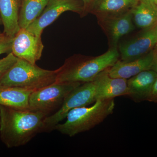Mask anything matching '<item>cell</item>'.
<instances>
[{"instance_id":"6da1fadb","label":"cell","mask_w":157,"mask_h":157,"mask_svg":"<svg viewBox=\"0 0 157 157\" xmlns=\"http://www.w3.org/2000/svg\"><path fill=\"white\" fill-rule=\"evenodd\" d=\"M46 115L0 105V138L8 148L25 145L42 132Z\"/></svg>"},{"instance_id":"7a4b0ae2","label":"cell","mask_w":157,"mask_h":157,"mask_svg":"<svg viewBox=\"0 0 157 157\" xmlns=\"http://www.w3.org/2000/svg\"><path fill=\"white\" fill-rule=\"evenodd\" d=\"M119 55L116 48H112L96 57L70 58L57 69L55 82L83 83L92 81L101 72L112 67Z\"/></svg>"},{"instance_id":"3957f363","label":"cell","mask_w":157,"mask_h":157,"mask_svg":"<svg viewBox=\"0 0 157 157\" xmlns=\"http://www.w3.org/2000/svg\"><path fill=\"white\" fill-rule=\"evenodd\" d=\"M114 99L98 100L90 107L74 108L67 114V121L55 127L63 135L72 137L89 131L112 114L115 108Z\"/></svg>"},{"instance_id":"277c9868","label":"cell","mask_w":157,"mask_h":157,"mask_svg":"<svg viewBox=\"0 0 157 157\" xmlns=\"http://www.w3.org/2000/svg\"><path fill=\"white\" fill-rule=\"evenodd\" d=\"M56 70H45L18 58L0 80V85L36 90L55 82Z\"/></svg>"},{"instance_id":"5b68a950","label":"cell","mask_w":157,"mask_h":157,"mask_svg":"<svg viewBox=\"0 0 157 157\" xmlns=\"http://www.w3.org/2000/svg\"><path fill=\"white\" fill-rule=\"evenodd\" d=\"M82 83L54 82L31 93L29 110L44 113L46 116L56 112L65 98L73 89Z\"/></svg>"},{"instance_id":"8992f818","label":"cell","mask_w":157,"mask_h":157,"mask_svg":"<svg viewBox=\"0 0 157 157\" xmlns=\"http://www.w3.org/2000/svg\"><path fill=\"white\" fill-rule=\"evenodd\" d=\"M96 85L94 80L85 82L73 89L65 98L61 107L54 113L46 117L42 132H49L66 118L74 108L86 107L96 102Z\"/></svg>"},{"instance_id":"52a82bcc","label":"cell","mask_w":157,"mask_h":157,"mask_svg":"<svg viewBox=\"0 0 157 157\" xmlns=\"http://www.w3.org/2000/svg\"><path fill=\"white\" fill-rule=\"evenodd\" d=\"M83 9L77 0H50L42 14L26 29L32 33L41 36L44 29L64 12L72 11L80 13Z\"/></svg>"},{"instance_id":"ba28073f","label":"cell","mask_w":157,"mask_h":157,"mask_svg":"<svg viewBox=\"0 0 157 157\" xmlns=\"http://www.w3.org/2000/svg\"><path fill=\"white\" fill-rule=\"evenodd\" d=\"M43 48L41 36L26 29H20L13 38L11 52L18 58L35 64L41 59Z\"/></svg>"},{"instance_id":"9c48e42d","label":"cell","mask_w":157,"mask_h":157,"mask_svg":"<svg viewBox=\"0 0 157 157\" xmlns=\"http://www.w3.org/2000/svg\"><path fill=\"white\" fill-rule=\"evenodd\" d=\"M157 43V24L145 30L135 39L120 45L121 60L128 61L146 55Z\"/></svg>"},{"instance_id":"30bf717a","label":"cell","mask_w":157,"mask_h":157,"mask_svg":"<svg viewBox=\"0 0 157 157\" xmlns=\"http://www.w3.org/2000/svg\"><path fill=\"white\" fill-rule=\"evenodd\" d=\"M108 69L101 72L94 79L96 85V101L128 95V80L124 78L110 77L108 74Z\"/></svg>"},{"instance_id":"8fae6325","label":"cell","mask_w":157,"mask_h":157,"mask_svg":"<svg viewBox=\"0 0 157 157\" xmlns=\"http://www.w3.org/2000/svg\"><path fill=\"white\" fill-rule=\"evenodd\" d=\"M157 73L152 70H144L128 80V97L136 103L148 101Z\"/></svg>"},{"instance_id":"7c38bea8","label":"cell","mask_w":157,"mask_h":157,"mask_svg":"<svg viewBox=\"0 0 157 157\" xmlns=\"http://www.w3.org/2000/svg\"><path fill=\"white\" fill-rule=\"evenodd\" d=\"M153 63L152 50L139 58L124 61L118 60L109 68L108 74L113 78H130L144 70H151Z\"/></svg>"},{"instance_id":"4fadbf2b","label":"cell","mask_w":157,"mask_h":157,"mask_svg":"<svg viewBox=\"0 0 157 157\" xmlns=\"http://www.w3.org/2000/svg\"><path fill=\"white\" fill-rule=\"evenodd\" d=\"M21 0H0V17L3 33L14 38L19 30V17Z\"/></svg>"},{"instance_id":"5bb4252c","label":"cell","mask_w":157,"mask_h":157,"mask_svg":"<svg viewBox=\"0 0 157 157\" xmlns=\"http://www.w3.org/2000/svg\"><path fill=\"white\" fill-rule=\"evenodd\" d=\"M29 90L0 85V105L14 109H29Z\"/></svg>"},{"instance_id":"9a60e30c","label":"cell","mask_w":157,"mask_h":157,"mask_svg":"<svg viewBox=\"0 0 157 157\" xmlns=\"http://www.w3.org/2000/svg\"><path fill=\"white\" fill-rule=\"evenodd\" d=\"M131 12L138 28L148 29L157 24V5L153 0H139Z\"/></svg>"},{"instance_id":"2e32d148","label":"cell","mask_w":157,"mask_h":157,"mask_svg":"<svg viewBox=\"0 0 157 157\" xmlns=\"http://www.w3.org/2000/svg\"><path fill=\"white\" fill-rule=\"evenodd\" d=\"M50 0H21L19 25L27 29L44 11Z\"/></svg>"},{"instance_id":"e0dca14e","label":"cell","mask_w":157,"mask_h":157,"mask_svg":"<svg viewBox=\"0 0 157 157\" xmlns=\"http://www.w3.org/2000/svg\"><path fill=\"white\" fill-rule=\"evenodd\" d=\"M131 12H128L113 19L109 25V29L113 43L116 44L122 37L134 30Z\"/></svg>"},{"instance_id":"ac0fdd59","label":"cell","mask_w":157,"mask_h":157,"mask_svg":"<svg viewBox=\"0 0 157 157\" xmlns=\"http://www.w3.org/2000/svg\"><path fill=\"white\" fill-rule=\"evenodd\" d=\"M139 0H96L94 8L99 12L119 13L135 7Z\"/></svg>"},{"instance_id":"d6986e66","label":"cell","mask_w":157,"mask_h":157,"mask_svg":"<svg viewBox=\"0 0 157 157\" xmlns=\"http://www.w3.org/2000/svg\"><path fill=\"white\" fill-rule=\"evenodd\" d=\"M18 58L12 52L0 59V80L9 69L17 61Z\"/></svg>"},{"instance_id":"ffe728a7","label":"cell","mask_w":157,"mask_h":157,"mask_svg":"<svg viewBox=\"0 0 157 157\" xmlns=\"http://www.w3.org/2000/svg\"><path fill=\"white\" fill-rule=\"evenodd\" d=\"M13 39V38L7 36L4 40L0 41V55L11 52Z\"/></svg>"},{"instance_id":"44dd1931","label":"cell","mask_w":157,"mask_h":157,"mask_svg":"<svg viewBox=\"0 0 157 157\" xmlns=\"http://www.w3.org/2000/svg\"><path fill=\"white\" fill-rule=\"evenodd\" d=\"M147 101L157 103V78L153 86L150 95Z\"/></svg>"},{"instance_id":"7402d4cb","label":"cell","mask_w":157,"mask_h":157,"mask_svg":"<svg viewBox=\"0 0 157 157\" xmlns=\"http://www.w3.org/2000/svg\"><path fill=\"white\" fill-rule=\"evenodd\" d=\"M153 63L151 70L157 73V43L152 50Z\"/></svg>"},{"instance_id":"603a6c76","label":"cell","mask_w":157,"mask_h":157,"mask_svg":"<svg viewBox=\"0 0 157 157\" xmlns=\"http://www.w3.org/2000/svg\"><path fill=\"white\" fill-rule=\"evenodd\" d=\"M7 37V36H6L4 33H2L1 32H0V41L4 40V39H6Z\"/></svg>"},{"instance_id":"cb8c5ba5","label":"cell","mask_w":157,"mask_h":157,"mask_svg":"<svg viewBox=\"0 0 157 157\" xmlns=\"http://www.w3.org/2000/svg\"><path fill=\"white\" fill-rule=\"evenodd\" d=\"M92 0H82L83 3H84V6H87L88 4H89Z\"/></svg>"},{"instance_id":"d4e9b609","label":"cell","mask_w":157,"mask_h":157,"mask_svg":"<svg viewBox=\"0 0 157 157\" xmlns=\"http://www.w3.org/2000/svg\"><path fill=\"white\" fill-rule=\"evenodd\" d=\"M2 24V20H1V17H0V25Z\"/></svg>"},{"instance_id":"484cf974","label":"cell","mask_w":157,"mask_h":157,"mask_svg":"<svg viewBox=\"0 0 157 157\" xmlns=\"http://www.w3.org/2000/svg\"><path fill=\"white\" fill-rule=\"evenodd\" d=\"M153 1H154L155 2L157 5V0H153Z\"/></svg>"},{"instance_id":"4316f807","label":"cell","mask_w":157,"mask_h":157,"mask_svg":"<svg viewBox=\"0 0 157 157\" xmlns=\"http://www.w3.org/2000/svg\"></svg>"}]
</instances>
